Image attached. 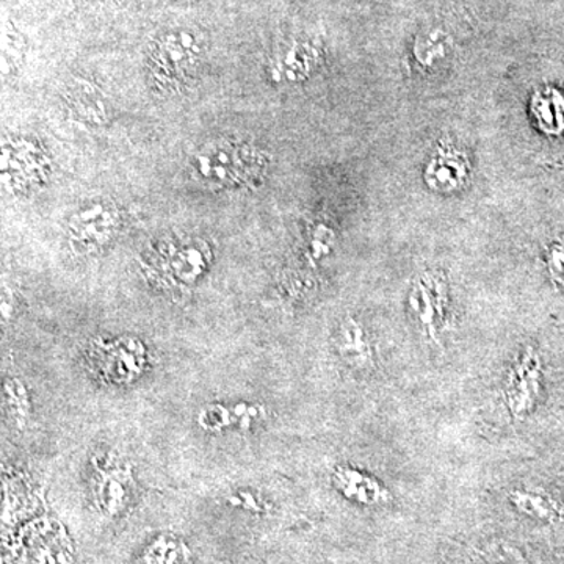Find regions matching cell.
I'll return each mask as SVG.
<instances>
[{
  "instance_id": "cell-8",
  "label": "cell",
  "mask_w": 564,
  "mask_h": 564,
  "mask_svg": "<svg viewBox=\"0 0 564 564\" xmlns=\"http://www.w3.org/2000/svg\"><path fill=\"white\" fill-rule=\"evenodd\" d=\"M339 352L345 361L358 369H366L373 364V350L358 323H350L340 334Z\"/></svg>"
},
{
  "instance_id": "cell-2",
  "label": "cell",
  "mask_w": 564,
  "mask_h": 564,
  "mask_svg": "<svg viewBox=\"0 0 564 564\" xmlns=\"http://www.w3.org/2000/svg\"><path fill=\"white\" fill-rule=\"evenodd\" d=\"M541 369L543 364L540 355L529 348L508 373L505 397H507L508 410L514 419H524L532 413L540 395Z\"/></svg>"
},
{
  "instance_id": "cell-9",
  "label": "cell",
  "mask_w": 564,
  "mask_h": 564,
  "mask_svg": "<svg viewBox=\"0 0 564 564\" xmlns=\"http://www.w3.org/2000/svg\"><path fill=\"white\" fill-rule=\"evenodd\" d=\"M187 556L184 544L174 538L163 536L155 540L143 554V564H180Z\"/></svg>"
},
{
  "instance_id": "cell-1",
  "label": "cell",
  "mask_w": 564,
  "mask_h": 564,
  "mask_svg": "<svg viewBox=\"0 0 564 564\" xmlns=\"http://www.w3.org/2000/svg\"><path fill=\"white\" fill-rule=\"evenodd\" d=\"M256 158L245 144L218 140L206 144L193 159V173L209 187H234L254 173Z\"/></svg>"
},
{
  "instance_id": "cell-6",
  "label": "cell",
  "mask_w": 564,
  "mask_h": 564,
  "mask_svg": "<svg viewBox=\"0 0 564 564\" xmlns=\"http://www.w3.org/2000/svg\"><path fill=\"white\" fill-rule=\"evenodd\" d=\"M207 251L209 248L202 242L182 245L173 248L172 254L166 258V269L172 267L174 280L192 282L206 269Z\"/></svg>"
},
{
  "instance_id": "cell-7",
  "label": "cell",
  "mask_w": 564,
  "mask_h": 564,
  "mask_svg": "<svg viewBox=\"0 0 564 564\" xmlns=\"http://www.w3.org/2000/svg\"><path fill=\"white\" fill-rule=\"evenodd\" d=\"M511 503L519 513L543 522H558L563 519V510L552 497L534 489H518L511 492Z\"/></svg>"
},
{
  "instance_id": "cell-5",
  "label": "cell",
  "mask_w": 564,
  "mask_h": 564,
  "mask_svg": "<svg viewBox=\"0 0 564 564\" xmlns=\"http://www.w3.org/2000/svg\"><path fill=\"white\" fill-rule=\"evenodd\" d=\"M334 485L348 500L366 507H377V505L389 503L391 500V494L383 485L378 484L369 475L348 469V467H337L334 473Z\"/></svg>"
},
{
  "instance_id": "cell-3",
  "label": "cell",
  "mask_w": 564,
  "mask_h": 564,
  "mask_svg": "<svg viewBox=\"0 0 564 564\" xmlns=\"http://www.w3.org/2000/svg\"><path fill=\"white\" fill-rule=\"evenodd\" d=\"M198 58V44L188 33H170L159 41L154 50L155 76L174 80L184 76Z\"/></svg>"
},
{
  "instance_id": "cell-4",
  "label": "cell",
  "mask_w": 564,
  "mask_h": 564,
  "mask_svg": "<svg viewBox=\"0 0 564 564\" xmlns=\"http://www.w3.org/2000/svg\"><path fill=\"white\" fill-rule=\"evenodd\" d=\"M117 225L115 212L106 204L93 203L82 207L70 220V234L84 245H99L109 239L111 229Z\"/></svg>"
}]
</instances>
